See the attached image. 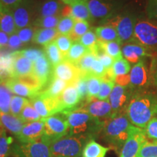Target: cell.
<instances>
[{"mask_svg":"<svg viewBox=\"0 0 157 157\" xmlns=\"http://www.w3.org/2000/svg\"><path fill=\"white\" fill-rule=\"evenodd\" d=\"M0 49H1V48H0Z\"/></svg>","mask_w":157,"mask_h":157,"instance_id":"obj_63","label":"cell"},{"mask_svg":"<svg viewBox=\"0 0 157 157\" xmlns=\"http://www.w3.org/2000/svg\"><path fill=\"white\" fill-rule=\"evenodd\" d=\"M44 123L42 119L33 122L25 124L21 132L17 136L20 143L34 142L41 139L44 135Z\"/></svg>","mask_w":157,"mask_h":157,"instance_id":"obj_16","label":"cell"},{"mask_svg":"<svg viewBox=\"0 0 157 157\" xmlns=\"http://www.w3.org/2000/svg\"><path fill=\"white\" fill-rule=\"evenodd\" d=\"M87 5L93 18L107 21L111 17L113 10L112 5L107 2L104 0H87Z\"/></svg>","mask_w":157,"mask_h":157,"instance_id":"obj_22","label":"cell"},{"mask_svg":"<svg viewBox=\"0 0 157 157\" xmlns=\"http://www.w3.org/2000/svg\"><path fill=\"white\" fill-rule=\"evenodd\" d=\"M91 52H95L98 47V39L94 31L89 30L78 41Z\"/></svg>","mask_w":157,"mask_h":157,"instance_id":"obj_42","label":"cell"},{"mask_svg":"<svg viewBox=\"0 0 157 157\" xmlns=\"http://www.w3.org/2000/svg\"><path fill=\"white\" fill-rule=\"evenodd\" d=\"M87 141L84 137L69 135L51 141L52 157H82V151Z\"/></svg>","mask_w":157,"mask_h":157,"instance_id":"obj_4","label":"cell"},{"mask_svg":"<svg viewBox=\"0 0 157 157\" xmlns=\"http://www.w3.org/2000/svg\"><path fill=\"white\" fill-rule=\"evenodd\" d=\"M36 29H37L35 28L34 25H30V26L25 27V28L17 29L16 34L23 44H27L31 41H33Z\"/></svg>","mask_w":157,"mask_h":157,"instance_id":"obj_50","label":"cell"},{"mask_svg":"<svg viewBox=\"0 0 157 157\" xmlns=\"http://www.w3.org/2000/svg\"><path fill=\"white\" fill-rule=\"evenodd\" d=\"M61 2L65 5H73L74 4H75L78 2L82 1V0H60Z\"/></svg>","mask_w":157,"mask_h":157,"instance_id":"obj_59","label":"cell"},{"mask_svg":"<svg viewBox=\"0 0 157 157\" xmlns=\"http://www.w3.org/2000/svg\"><path fill=\"white\" fill-rule=\"evenodd\" d=\"M95 33L98 40L101 42H118L120 43L117 31L112 25L105 24L95 29ZM121 44V43H120Z\"/></svg>","mask_w":157,"mask_h":157,"instance_id":"obj_31","label":"cell"},{"mask_svg":"<svg viewBox=\"0 0 157 157\" xmlns=\"http://www.w3.org/2000/svg\"><path fill=\"white\" fill-rule=\"evenodd\" d=\"M23 0H0L2 5L4 8L12 10L15 7L22 2Z\"/></svg>","mask_w":157,"mask_h":157,"instance_id":"obj_57","label":"cell"},{"mask_svg":"<svg viewBox=\"0 0 157 157\" xmlns=\"http://www.w3.org/2000/svg\"><path fill=\"white\" fill-rule=\"evenodd\" d=\"M13 93L6 87L4 82H0V113H10V103Z\"/></svg>","mask_w":157,"mask_h":157,"instance_id":"obj_36","label":"cell"},{"mask_svg":"<svg viewBox=\"0 0 157 157\" xmlns=\"http://www.w3.org/2000/svg\"><path fill=\"white\" fill-rule=\"evenodd\" d=\"M147 13L151 19H157V0H148Z\"/></svg>","mask_w":157,"mask_h":157,"instance_id":"obj_56","label":"cell"},{"mask_svg":"<svg viewBox=\"0 0 157 157\" xmlns=\"http://www.w3.org/2000/svg\"><path fill=\"white\" fill-rule=\"evenodd\" d=\"M81 105L87 110L90 115L103 124L112 118V108L109 100L100 101L95 98Z\"/></svg>","mask_w":157,"mask_h":157,"instance_id":"obj_14","label":"cell"},{"mask_svg":"<svg viewBox=\"0 0 157 157\" xmlns=\"http://www.w3.org/2000/svg\"><path fill=\"white\" fill-rule=\"evenodd\" d=\"M0 31L9 36L16 33L17 31L12 10L4 7L0 13Z\"/></svg>","mask_w":157,"mask_h":157,"instance_id":"obj_28","label":"cell"},{"mask_svg":"<svg viewBox=\"0 0 157 157\" xmlns=\"http://www.w3.org/2000/svg\"><path fill=\"white\" fill-rule=\"evenodd\" d=\"M148 140L145 129L131 125L128 138L121 148L119 157H137L141 147Z\"/></svg>","mask_w":157,"mask_h":157,"instance_id":"obj_8","label":"cell"},{"mask_svg":"<svg viewBox=\"0 0 157 157\" xmlns=\"http://www.w3.org/2000/svg\"><path fill=\"white\" fill-rule=\"evenodd\" d=\"M20 118L25 124L39 121L42 119L36 111V110L34 109L32 104L31 103V102L26 104L25 107L23 108V111H21Z\"/></svg>","mask_w":157,"mask_h":157,"instance_id":"obj_40","label":"cell"},{"mask_svg":"<svg viewBox=\"0 0 157 157\" xmlns=\"http://www.w3.org/2000/svg\"><path fill=\"white\" fill-rule=\"evenodd\" d=\"M131 125L126 113L111 118L104 124L101 132L102 138L109 145L110 149L120 153L128 138Z\"/></svg>","mask_w":157,"mask_h":157,"instance_id":"obj_3","label":"cell"},{"mask_svg":"<svg viewBox=\"0 0 157 157\" xmlns=\"http://www.w3.org/2000/svg\"><path fill=\"white\" fill-rule=\"evenodd\" d=\"M59 101H60L61 111L74 109L82 105L76 83L68 84V85L59 97Z\"/></svg>","mask_w":157,"mask_h":157,"instance_id":"obj_20","label":"cell"},{"mask_svg":"<svg viewBox=\"0 0 157 157\" xmlns=\"http://www.w3.org/2000/svg\"><path fill=\"white\" fill-rule=\"evenodd\" d=\"M0 49V82L12 77L13 65V52Z\"/></svg>","mask_w":157,"mask_h":157,"instance_id":"obj_26","label":"cell"},{"mask_svg":"<svg viewBox=\"0 0 157 157\" xmlns=\"http://www.w3.org/2000/svg\"><path fill=\"white\" fill-rule=\"evenodd\" d=\"M82 74L81 71L76 65L66 59L53 67L52 72L54 76L63 80L68 84L76 83Z\"/></svg>","mask_w":157,"mask_h":157,"instance_id":"obj_15","label":"cell"},{"mask_svg":"<svg viewBox=\"0 0 157 157\" xmlns=\"http://www.w3.org/2000/svg\"><path fill=\"white\" fill-rule=\"evenodd\" d=\"M23 44L19 39L18 36L16 33L12 34L9 37V41L7 43V48L12 52H15V51L20 50L19 49L21 48Z\"/></svg>","mask_w":157,"mask_h":157,"instance_id":"obj_55","label":"cell"},{"mask_svg":"<svg viewBox=\"0 0 157 157\" xmlns=\"http://www.w3.org/2000/svg\"><path fill=\"white\" fill-rule=\"evenodd\" d=\"M75 22V20L71 17H61L60 22L57 26V30L58 31L59 35L69 36L73 31Z\"/></svg>","mask_w":157,"mask_h":157,"instance_id":"obj_44","label":"cell"},{"mask_svg":"<svg viewBox=\"0 0 157 157\" xmlns=\"http://www.w3.org/2000/svg\"><path fill=\"white\" fill-rule=\"evenodd\" d=\"M94 53L95 54L98 60L101 62V63L103 65L105 69L108 70L112 68L113 63H114V60L111 56H109V55L105 53L99 46L98 47L97 50L95 51Z\"/></svg>","mask_w":157,"mask_h":157,"instance_id":"obj_51","label":"cell"},{"mask_svg":"<svg viewBox=\"0 0 157 157\" xmlns=\"http://www.w3.org/2000/svg\"><path fill=\"white\" fill-rule=\"evenodd\" d=\"M123 56L124 59L131 63H137L142 60V58L146 56H150V54L147 52L146 47L143 46L138 42L131 41L127 42L123 46L121 49Z\"/></svg>","mask_w":157,"mask_h":157,"instance_id":"obj_18","label":"cell"},{"mask_svg":"<svg viewBox=\"0 0 157 157\" xmlns=\"http://www.w3.org/2000/svg\"><path fill=\"white\" fill-rule=\"evenodd\" d=\"M35 10L36 7H34L33 0H23L20 5L12 10L17 29L31 25Z\"/></svg>","mask_w":157,"mask_h":157,"instance_id":"obj_13","label":"cell"},{"mask_svg":"<svg viewBox=\"0 0 157 157\" xmlns=\"http://www.w3.org/2000/svg\"><path fill=\"white\" fill-rule=\"evenodd\" d=\"M90 23L86 21H76L73 31L69 35L73 42H78L82 36L89 31Z\"/></svg>","mask_w":157,"mask_h":157,"instance_id":"obj_39","label":"cell"},{"mask_svg":"<svg viewBox=\"0 0 157 157\" xmlns=\"http://www.w3.org/2000/svg\"><path fill=\"white\" fill-rule=\"evenodd\" d=\"M52 72H53V67L45 54L37 59L34 63L33 74L42 84L44 89L50 81V78L52 77Z\"/></svg>","mask_w":157,"mask_h":157,"instance_id":"obj_19","label":"cell"},{"mask_svg":"<svg viewBox=\"0 0 157 157\" xmlns=\"http://www.w3.org/2000/svg\"><path fill=\"white\" fill-rule=\"evenodd\" d=\"M89 52L90 51L79 42H74L69 52H68L67 56L66 57V60H69L70 62L76 65L79 62V60Z\"/></svg>","mask_w":157,"mask_h":157,"instance_id":"obj_35","label":"cell"},{"mask_svg":"<svg viewBox=\"0 0 157 157\" xmlns=\"http://www.w3.org/2000/svg\"><path fill=\"white\" fill-rule=\"evenodd\" d=\"M60 0H45L36 7V11L38 13V17H43L58 15L61 16L63 8L64 7Z\"/></svg>","mask_w":157,"mask_h":157,"instance_id":"obj_23","label":"cell"},{"mask_svg":"<svg viewBox=\"0 0 157 157\" xmlns=\"http://www.w3.org/2000/svg\"><path fill=\"white\" fill-rule=\"evenodd\" d=\"M61 16L53 15V16L36 17L33 23V25L39 27V29H56L58 26Z\"/></svg>","mask_w":157,"mask_h":157,"instance_id":"obj_38","label":"cell"},{"mask_svg":"<svg viewBox=\"0 0 157 157\" xmlns=\"http://www.w3.org/2000/svg\"><path fill=\"white\" fill-rule=\"evenodd\" d=\"M154 82H155V84L157 86V68L154 74Z\"/></svg>","mask_w":157,"mask_h":157,"instance_id":"obj_60","label":"cell"},{"mask_svg":"<svg viewBox=\"0 0 157 157\" xmlns=\"http://www.w3.org/2000/svg\"><path fill=\"white\" fill-rule=\"evenodd\" d=\"M9 41V35L3 31H0V48H3L5 46H7V43Z\"/></svg>","mask_w":157,"mask_h":157,"instance_id":"obj_58","label":"cell"},{"mask_svg":"<svg viewBox=\"0 0 157 157\" xmlns=\"http://www.w3.org/2000/svg\"><path fill=\"white\" fill-rule=\"evenodd\" d=\"M44 52L49 61L52 64V67H55L65 60L64 56L58 49L55 41L44 47Z\"/></svg>","mask_w":157,"mask_h":157,"instance_id":"obj_33","label":"cell"},{"mask_svg":"<svg viewBox=\"0 0 157 157\" xmlns=\"http://www.w3.org/2000/svg\"><path fill=\"white\" fill-rule=\"evenodd\" d=\"M68 85L66 82L52 75L46 87L40 93L47 97L58 98Z\"/></svg>","mask_w":157,"mask_h":157,"instance_id":"obj_24","label":"cell"},{"mask_svg":"<svg viewBox=\"0 0 157 157\" xmlns=\"http://www.w3.org/2000/svg\"><path fill=\"white\" fill-rule=\"evenodd\" d=\"M125 113L132 124L145 129L151 119L157 116V98L151 93L137 92L132 95Z\"/></svg>","mask_w":157,"mask_h":157,"instance_id":"obj_2","label":"cell"},{"mask_svg":"<svg viewBox=\"0 0 157 157\" xmlns=\"http://www.w3.org/2000/svg\"><path fill=\"white\" fill-rule=\"evenodd\" d=\"M130 83L129 87L131 89L146 87L148 84L149 76L148 71L143 60H140L132 68L129 73Z\"/></svg>","mask_w":157,"mask_h":157,"instance_id":"obj_17","label":"cell"},{"mask_svg":"<svg viewBox=\"0 0 157 157\" xmlns=\"http://www.w3.org/2000/svg\"><path fill=\"white\" fill-rule=\"evenodd\" d=\"M75 21H90L91 14L88 7L87 0H82L70 6V15Z\"/></svg>","mask_w":157,"mask_h":157,"instance_id":"obj_27","label":"cell"},{"mask_svg":"<svg viewBox=\"0 0 157 157\" xmlns=\"http://www.w3.org/2000/svg\"><path fill=\"white\" fill-rule=\"evenodd\" d=\"M147 138L149 140H157V117H154L151 119L145 128Z\"/></svg>","mask_w":157,"mask_h":157,"instance_id":"obj_53","label":"cell"},{"mask_svg":"<svg viewBox=\"0 0 157 157\" xmlns=\"http://www.w3.org/2000/svg\"><path fill=\"white\" fill-rule=\"evenodd\" d=\"M96 58H97V57H96L95 54L90 51L79 60V62L76 64V66L81 71L82 74L89 75L93 62L95 61Z\"/></svg>","mask_w":157,"mask_h":157,"instance_id":"obj_43","label":"cell"},{"mask_svg":"<svg viewBox=\"0 0 157 157\" xmlns=\"http://www.w3.org/2000/svg\"><path fill=\"white\" fill-rule=\"evenodd\" d=\"M137 157H157V140L147 141L141 147Z\"/></svg>","mask_w":157,"mask_h":157,"instance_id":"obj_47","label":"cell"},{"mask_svg":"<svg viewBox=\"0 0 157 157\" xmlns=\"http://www.w3.org/2000/svg\"><path fill=\"white\" fill-rule=\"evenodd\" d=\"M29 101L42 119H45L55 113L61 112L59 98H52L39 93Z\"/></svg>","mask_w":157,"mask_h":157,"instance_id":"obj_12","label":"cell"},{"mask_svg":"<svg viewBox=\"0 0 157 157\" xmlns=\"http://www.w3.org/2000/svg\"><path fill=\"white\" fill-rule=\"evenodd\" d=\"M106 24L111 25L117 31L121 44L132 41L134 37L135 23L132 17L128 15H118L107 20Z\"/></svg>","mask_w":157,"mask_h":157,"instance_id":"obj_10","label":"cell"},{"mask_svg":"<svg viewBox=\"0 0 157 157\" xmlns=\"http://www.w3.org/2000/svg\"><path fill=\"white\" fill-rule=\"evenodd\" d=\"M18 52L21 56L28 58L29 60H30L33 63H34L37 59H39L40 57L44 55V50L37 48H28L23 50H18Z\"/></svg>","mask_w":157,"mask_h":157,"instance_id":"obj_52","label":"cell"},{"mask_svg":"<svg viewBox=\"0 0 157 157\" xmlns=\"http://www.w3.org/2000/svg\"><path fill=\"white\" fill-rule=\"evenodd\" d=\"M134 39L144 47L157 46V24L148 21H140L135 24Z\"/></svg>","mask_w":157,"mask_h":157,"instance_id":"obj_9","label":"cell"},{"mask_svg":"<svg viewBox=\"0 0 157 157\" xmlns=\"http://www.w3.org/2000/svg\"><path fill=\"white\" fill-rule=\"evenodd\" d=\"M57 46L59 50H60L63 56H64L65 59L67 56L68 52H69L72 44H73V41L71 40L69 36H65V35H58V37L55 40Z\"/></svg>","mask_w":157,"mask_h":157,"instance_id":"obj_48","label":"cell"},{"mask_svg":"<svg viewBox=\"0 0 157 157\" xmlns=\"http://www.w3.org/2000/svg\"><path fill=\"white\" fill-rule=\"evenodd\" d=\"M30 101L25 98L21 97L18 95H13L12 98L10 103V113L20 118L21 111L26 104H28Z\"/></svg>","mask_w":157,"mask_h":157,"instance_id":"obj_41","label":"cell"},{"mask_svg":"<svg viewBox=\"0 0 157 157\" xmlns=\"http://www.w3.org/2000/svg\"><path fill=\"white\" fill-rule=\"evenodd\" d=\"M14 157H52L50 142L43 136L39 140L15 145Z\"/></svg>","mask_w":157,"mask_h":157,"instance_id":"obj_7","label":"cell"},{"mask_svg":"<svg viewBox=\"0 0 157 157\" xmlns=\"http://www.w3.org/2000/svg\"><path fill=\"white\" fill-rule=\"evenodd\" d=\"M14 139L11 136H7L5 129L0 132V157L13 156L15 148Z\"/></svg>","mask_w":157,"mask_h":157,"instance_id":"obj_32","label":"cell"},{"mask_svg":"<svg viewBox=\"0 0 157 157\" xmlns=\"http://www.w3.org/2000/svg\"><path fill=\"white\" fill-rule=\"evenodd\" d=\"M110 148L104 147L94 139L88 140L82 151V157H105Z\"/></svg>","mask_w":157,"mask_h":157,"instance_id":"obj_29","label":"cell"},{"mask_svg":"<svg viewBox=\"0 0 157 157\" xmlns=\"http://www.w3.org/2000/svg\"><path fill=\"white\" fill-rule=\"evenodd\" d=\"M132 96V89L130 87L115 84L109 98L112 108V118L121 113H126V109Z\"/></svg>","mask_w":157,"mask_h":157,"instance_id":"obj_11","label":"cell"},{"mask_svg":"<svg viewBox=\"0 0 157 157\" xmlns=\"http://www.w3.org/2000/svg\"><path fill=\"white\" fill-rule=\"evenodd\" d=\"M0 120L2 124L12 134L18 136L25 124L21 120V118L10 113H0Z\"/></svg>","mask_w":157,"mask_h":157,"instance_id":"obj_25","label":"cell"},{"mask_svg":"<svg viewBox=\"0 0 157 157\" xmlns=\"http://www.w3.org/2000/svg\"><path fill=\"white\" fill-rule=\"evenodd\" d=\"M58 35L57 29H37L33 42L44 47L56 40Z\"/></svg>","mask_w":157,"mask_h":157,"instance_id":"obj_30","label":"cell"},{"mask_svg":"<svg viewBox=\"0 0 157 157\" xmlns=\"http://www.w3.org/2000/svg\"><path fill=\"white\" fill-rule=\"evenodd\" d=\"M4 83L12 93L30 99L36 97L44 90V86L34 74L17 78H9Z\"/></svg>","mask_w":157,"mask_h":157,"instance_id":"obj_5","label":"cell"},{"mask_svg":"<svg viewBox=\"0 0 157 157\" xmlns=\"http://www.w3.org/2000/svg\"><path fill=\"white\" fill-rule=\"evenodd\" d=\"M2 9H3V7H2V5L1 2H0V13H1L2 10Z\"/></svg>","mask_w":157,"mask_h":157,"instance_id":"obj_62","label":"cell"},{"mask_svg":"<svg viewBox=\"0 0 157 157\" xmlns=\"http://www.w3.org/2000/svg\"><path fill=\"white\" fill-rule=\"evenodd\" d=\"M77 91L79 95L80 101L82 104L84 103L87 101L88 94V85H87V75L82 74L78 81L76 83Z\"/></svg>","mask_w":157,"mask_h":157,"instance_id":"obj_49","label":"cell"},{"mask_svg":"<svg viewBox=\"0 0 157 157\" xmlns=\"http://www.w3.org/2000/svg\"><path fill=\"white\" fill-rule=\"evenodd\" d=\"M105 72H106V69L104 67L103 65L101 63V62L98 58H96L95 61L93 62L89 75L95 76L99 78H103L104 75H105Z\"/></svg>","mask_w":157,"mask_h":157,"instance_id":"obj_54","label":"cell"},{"mask_svg":"<svg viewBox=\"0 0 157 157\" xmlns=\"http://www.w3.org/2000/svg\"><path fill=\"white\" fill-rule=\"evenodd\" d=\"M12 52L13 55V65L11 78L21 77L33 74L34 63L21 56L18 50Z\"/></svg>","mask_w":157,"mask_h":157,"instance_id":"obj_21","label":"cell"},{"mask_svg":"<svg viewBox=\"0 0 157 157\" xmlns=\"http://www.w3.org/2000/svg\"><path fill=\"white\" fill-rule=\"evenodd\" d=\"M61 112L68 120L69 135L82 137L90 140H95L101 134L104 124L90 115L82 105Z\"/></svg>","mask_w":157,"mask_h":157,"instance_id":"obj_1","label":"cell"},{"mask_svg":"<svg viewBox=\"0 0 157 157\" xmlns=\"http://www.w3.org/2000/svg\"><path fill=\"white\" fill-rule=\"evenodd\" d=\"M115 82L111 81V80H108L105 78H101V90H100L99 93L97 96V99L100 101H106L109 100L112 92L113 88L115 86Z\"/></svg>","mask_w":157,"mask_h":157,"instance_id":"obj_45","label":"cell"},{"mask_svg":"<svg viewBox=\"0 0 157 157\" xmlns=\"http://www.w3.org/2000/svg\"><path fill=\"white\" fill-rule=\"evenodd\" d=\"M120 44V43L116 42V41H113V42H101V41L98 40V46L105 53L111 56L115 60L123 58Z\"/></svg>","mask_w":157,"mask_h":157,"instance_id":"obj_34","label":"cell"},{"mask_svg":"<svg viewBox=\"0 0 157 157\" xmlns=\"http://www.w3.org/2000/svg\"><path fill=\"white\" fill-rule=\"evenodd\" d=\"M130 64L126 59L121 58L115 60L112 66V70L115 77L118 76L127 75L130 71Z\"/></svg>","mask_w":157,"mask_h":157,"instance_id":"obj_46","label":"cell"},{"mask_svg":"<svg viewBox=\"0 0 157 157\" xmlns=\"http://www.w3.org/2000/svg\"><path fill=\"white\" fill-rule=\"evenodd\" d=\"M101 78L97 76L87 75V85H88V94L86 102L97 98V96L101 90ZM85 102V103H86Z\"/></svg>","mask_w":157,"mask_h":157,"instance_id":"obj_37","label":"cell"},{"mask_svg":"<svg viewBox=\"0 0 157 157\" xmlns=\"http://www.w3.org/2000/svg\"><path fill=\"white\" fill-rule=\"evenodd\" d=\"M44 123V136L49 142L66 136L69 133L68 120L62 112L42 119Z\"/></svg>","mask_w":157,"mask_h":157,"instance_id":"obj_6","label":"cell"},{"mask_svg":"<svg viewBox=\"0 0 157 157\" xmlns=\"http://www.w3.org/2000/svg\"><path fill=\"white\" fill-rule=\"evenodd\" d=\"M4 128L2 127V122H1V120H0V132H1V131Z\"/></svg>","mask_w":157,"mask_h":157,"instance_id":"obj_61","label":"cell"}]
</instances>
